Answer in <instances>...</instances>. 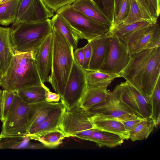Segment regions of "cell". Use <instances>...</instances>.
<instances>
[{"label": "cell", "instance_id": "obj_18", "mask_svg": "<svg viewBox=\"0 0 160 160\" xmlns=\"http://www.w3.org/2000/svg\"><path fill=\"white\" fill-rule=\"evenodd\" d=\"M108 37V34L88 42L91 47L92 54L87 70H99L104 61Z\"/></svg>", "mask_w": 160, "mask_h": 160}, {"label": "cell", "instance_id": "obj_45", "mask_svg": "<svg viewBox=\"0 0 160 160\" xmlns=\"http://www.w3.org/2000/svg\"><path fill=\"white\" fill-rule=\"evenodd\" d=\"M2 90L0 89V102L1 99Z\"/></svg>", "mask_w": 160, "mask_h": 160}, {"label": "cell", "instance_id": "obj_38", "mask_svg": "<svg viewBox=\"0 0 160 160\" xmlns=\"http://www.w3.org/2000/svg\"><path fill=\"white\" fill-rule=\"evenodd\" d=\"M83 47L84 50V61L82 68L84 70H87L88 69L91 58L92 48L89 42H88Z\"/></svg>", "mask_w": 160, "mask_h": 160}, {"label": "cell", "instance_id": "obj_11", "mask_svg": "<svg viewBox=\"0 0 160 160\" xmlns=\"http://www.w3.org/2000/svg\"><path fill=\"white\" fill-rule=\"evenodd\" d=\"M121 40L130 54L160 47V28L157 22L138 30Z\"/></svg>", "mask_w": 160, "mask_h": 160}, {"label": "cell", "instance_id": "obj_43", "mask_svg": "<svg viewBox=\"0 0 160 160\" xmlns=\"http://www.w3.org/2000/svg\"><path fill=\"white\" fill-rule=\"evenodd\" d=\"M2 72L1 67L0 64V83L1 81L2 78Z\"/></svg>", "mask_w": 160, "mask_h": 160}, {"label": "cell", "instance_id": "obj_7", "mask_svg": "<svg viewBox=\"0 0 160 160\" xmlns=\"http://www.w3.org/2000/svg\"><path fill=\"white\" fill-rule=\"evenodd\" d=\"M29 109V104L24 102L15 92L12 102L2 122L0 138L26 137Z\"/></svg>", "mask_w": 160, "mask_h": 160}, {"label": "cell", "instance_id": "obj_23", "mask_svg": "<svg viewBox=\"0 0 160 160\" xmlns=\"http://www.w3.org/2000/svg\"><path fill=\"white\" fill-rule=\"evenodd\" d=\"M109 92L106 89L87 86L79 105L86 111L104 101Z\"/></svg>", "mask_w": 160, "mask_h": 160}, {"label": "cell", "instance_id": "obj_22", "mask_svg": "<svg viewBox=\"0 0 160 160\" xmlns=\"http://www.w3.org/2000/svg\"><path fill=\"white\" fill-rule=\"evenodd\" d=\"M52 28L59 31L66 38L74 49L77 48L79 37L73 30L60 15L56 14L50 19Z\"/></svg>", "mask_w": 160, "mask_h": 160}, {"label": "cell", "instance_id": "obj_21", "mask_svg": "<svg viewBox=\"0 0 160 160\" xmlns=\"http://www.w3.org/2000/svg\"><path fill=\"white\" fill-rule=\"evenodd\" d=\"M87 86L107 89V87L113 80L121 77L119 74H110L99 70H84Z\"/></svg>", "mask_w": 160, "mask_h": 160}, {"label": "cell", "instance_id": "obj_17", "mask_svg": "<svg viewBox=\"0 0 160 160\" xmlns=\"http://www.w3.org/2000/svg\"><path fill=\"white\" fill-rule=\"evenodd\" d=\"M89 117L94 128L116 134L124 140L129 139V132L126 129L121 121L95 115Z\"/></svg>", "mask_w": 160, "mask_h": 160}, {"label": "cell", "instance_id": "obj_14", "mask_svg": "<svg viewBox=\"0 0 160 160\" xmlns=\"http://www.w3.org/2000/svg\"><path fill=\"white\" fill-rule=\"evenodd\" d=\"M53 36L52 32L45 38L36 53L35 60L42 82H47L52 66Z\"/></svg>", "mask_w": 160, "mask_h": 160}, {"label": "cell", "instance_id": "obj_9", "mask_svg": "<svg viewBox=\"0 0 160 160\" xmlns=\"http://www.w3.org/2000/svg\"><path fill=\"white\" fill-rule=\"evenodd\" d=\"M108 35L104 59L99 70L107 73L120 75L129 62L130 54L121 40Z\"/></svg>", "mask_w": 160, "mask_h": 160}, {"label": "cell", "instance_id": "obj_42", "mask_svg": "<svg viewBox=\"0 0 160 160\" xmlns=\"http://www.w3.org/2000/svg\"><path fill=\"white\" fill-rule=\"evenodd\" d=\"M121 0H114V19L119 11Z\"/></svg>", "mask_w": 160, "mask_h": 160}, {"label": "cell", "instance_id": "obj_6", "mask_svg": "<svg viewBox=\"0 0 160 160\" xmlns=\"http://www.w3.org/2000/svg\"><path fill=\"white\" fill-rule=\"evenodd\" d=\"M59 128L66 137H75L88 141L96 129L89 116L79 105L70 110L66 109Z\"/></svg>", "mask_w": 160, "mask_h": 160}, {"label": "cell", "instance_id": "obj_24", "mask_svg": "<svg viewBox=\"0 0 160 160\" xmlns=\"http://www.w3.org/2000/svg\"><path fill=\"white\" fill-rule=\"evenodd\" d=\"M124 140L116 134L96 129L89 141L94 142L100 148H112L121 145Z\"/></svg>", "mask_w": 160, "mask_h": 160}, {"label": "cell", "instance_id": "obj_39", "mask_svg": "<svg viewBox=\"0 0 160 160\" xmlns=\"http://www.w3.org/2000/svg\"><path fill=\"white\" fill-rule=\"evenodd\" d=\"M145 119L140 117H138L133 119L121 121L123 124L126 129L129 132L133 130Z\"/></svg>", "mask_w": 160, "mask_h": 160}, {"label": "cell", "instance_id": "obj_40", "mask_svg": "<svg viewBox=\"0 0 160 160\" xmlns=\"http://www.w3.org/2000/svg\"><path fill=\"white\" fill-rule=\"evenodd\" d=\"M45 97L46 101L49 102H58L61 98L60 95L57 93L51 92L49 88L44 86Z\"/></svg>", "mask_w": 160, "mask_h": 160}, {"label": "cell", "instance_id": "obj_37", "mask_svg": "<svg viewBox=\"0 0 160 160\" xmlns=\"http://www.w3.org/2000/svg\"><path fill=\"white\" fill-rule=\"evenodd\" d=\"M46 6L53 12L62 7L71 4L76 0H43Z\"/></svg>", "mask_w": 160, "mask_h": 160}, {"label": "cell", "instance_id": "obj_12", "mask_svg": "<svg viewBox=\"0 0 160 160\" xmlns=\"http://www.w3.org/2000/svg\"><path fill=\"white\" fill-rule=\"evenodd\" d=\"M120 100L138 117L151 118L150 97L142 95L127 81L121 82L115 88Z\"/></svg>", "mask_w": 160, "mask_h": 160}, {"label": "cell", "instance_id": "obj_41", "mask_svg": "<svg viewBox=\"0 0 160 160\" xmlns=\"http://www.w3.org/2000/svg\"><path fill=\"white\" fill-rule=\"evenodd\" d=\"M73 56L75 60L82 67L84 61L83 47L76 49L73 52Z\"/></svg>", "mask_w": 160, "mask_h": 160}, {"label": "cell", "instance_id": "obj_27", "mask_svg": "<svg viewBox=\"0 0 160 160\" xmlns=\"http://www.w3.org/2000/svg\"><path fill=\"white\" fill-rule=\"evenodd\" d=\"M145 19L157 22L160 12V0H135Z\"/></svg>", "mask_w": 160, "mask_h": 160}, {"label": "cell", "instance_id": "obj_26", "mask_svg": "<svg viewBox=\"0 0 160 160\" xmlns=\"http://www.w3.org/2000/svg\"><path fill=\"white\" fill-rule=\"evenodd\" d=\"M28 137L30 139L39 141L48 148H54L58 146L62 143L63 140L66 138L59 128Z\"/></svg>", "mask_w": 160, "mask_h": 160}, {"label": "cell", "instance_id": "obj_8", "mask_svg": "<svg viewBox=\"0 0 160 160\" xmlns=\"http://www.w3.org/2000/svg\"><path fill=\"white\" fill-rule=\"evenodd\" d=\"M88 116L99 117L124 121L138 117L119 99L116 90L109 92L103 102L85 111Z\"/></svg>", "mask_w": 160, "mask_h": 160}, {"label": "cell", "instance_id": "obj_33", "mask_svg": "<svg viewBox=\"0 0 160 160\" xmlns=\"http://www.w3.org/2000/svg\"><path fill=\"white\" fill-rule=\"evenodd\" d=\"M29 137H7L0 138V148L19 149L23 148Z\"/></svg>", "mask_w": 160, "mask_h": 160}, {"label": "cell", "instance_id": "obj_20", "mask_svg": "<svg viewBox=\"0 0 160 160\" xmlns=\"http://www.w3.org/2000/svg\"><path fill=\"white\" fill-rule=\"evenodd\" d=\"M66 109V108L63 106L53 113L42 123L29 130L26 137H28L59 129Z\"/></svg>", "mask_w": 160, "mask_h": 160}, {"label": "cell", "instance_id": "obj_19", "mask_svg": "<svg viewBox=\"0 0 160 160\" xmlns=\"http://www.w3.org/2000/svg\"><path fill=\"white\" fill-rule=\"evenodd\" d=\"M71 5L76 10L97 21L111 27L112 24L92 0H76Z\"/></svg>", "mask_w": 160, "mask_h": 160}, {"label": "cell", "instance_id": "obj_2", "mask_svg": "<svg viewBox=\"0 0 160 160\" xmlns=\"http://www.w3.org/2000/svg\"><path fill=\"white\" fill-rule=\"evenodd\" d=\"M36 55L32 52L14 53L6 73L2 78L0 87L4 90L16 92L42 85L44 83L37 68Z\"/></svg>", "mask_w": 160, "mask_h": 160}, {"label": "cell", "instance_id": "obj_36", "mask_svg": "<svg viewBox=\"0 0 160 160\" xmlns=\"http://www.w3.org/2000/svg\"><path fill=\"white\" fill-rule=\"evenodd\" d=\"M129 8V0H121L118 13L114 18L112 25L121 24L127 17Z\"/></svg>", "mask_w": 160, "mask_h": 160}, {"label": "cell", "instance_id": "obj_3", "mask_svg": "<svg viewBox=\"0 0 160 160\" xmlns=\"http://www.w3.org/2000/svg\"><path fill=\"white\" fill-rule=\"evenodd\" d=\"M52 29L53 36L52 66L51 73L47 82L61 98L74 62V49L59 31Z\"/></svg>", "mask_w": 160, "mask_h": 160}, {"label": "cell", "instance_id": "obj_30", "mask_svg": "<svg viewBox=\"0 0 160 160\" xmlns=\"http://www.w3.org/2000/svg\"><path fill=\"white\" fill-rule=\"evenodd\" d=\"M155 128V124L152 118H145L133 130L129 132V139L132 142L146 139Z\"/></svg>", "mask_w": 160, "mask_h": 160}, {"label": "cell", "instance_id": "obj_28", "mask_svg": "<svg viewBox=\"0 0 160 160\" xmlns=\"http://www.w3.org/2000/svg\"><path fill=\"white\" fill-rule=\"evenodd\" d=\"M20 0L0 3V24L8 26L15 21Z\"/></svg>", "mask_w": 160, "mask_h": 160}, {"label": "cell", "instance_id": "obj_31", "mask_svg": "<svg viewBox=\"0 0 160 160\" xmlns=\"http://www.w3.org/2000/svg\"><path fill=\"white\" fill-rule=\"evenodd\" d=\"M152 106L151 118L153 120L156 128L160 121V78L158 79L153 91L150 96Z\"/></svg>", "mask_w": 160, "mask_h": 160}, {"label": "cell", "instance_id": "obj_16", "mask_svg": "<svg viewBox=\"0 0 160 160\" xmlns=\"http://www.w3.org/2000/svg\"><path fill=\"white\" fill-rule=\"evenodd\" d=\"M14 54L11 28L0 26V64L2 76L6 73Z\"/></svg>", "mask_w": 160, "mask_h": 160}, {"label": "cell", "instance_id": "obj_44", "mask_svg": "<svg viewBox=\"0 0 160 160\" xmlns=\"http://www.w3.org/2000/svg\"><path fill=\"white\" fill-rule=\"evenodd\" d=\"M12 0H0V3L8 2Z\"/></svg>", "mask_w": 160, "mask_h": 160}, {"label": "cell", "instance_id": "obj_10", "mask_svg": "<svg viewBox=\"0 0 160 160\" xmlns=\"http://www.w3.org/2000/svg\"><path fill=\"white\" fill-rule=\"evenodd\" d=\"M87 87L85 70L74 60L61 102L70 110L79 105Z\"/></svg>", "mask_w": 160, "mask_h": 160}, {"label": "cell", "instance_id": "obj_5", "mask_svg": "<svg viewBox=\"0 0 160 160\" xmlns=\"http://www.w3.org/2000/svg\"><path fill=\"white\" fill-rule=\"evenodd\" d=\"M56 13L67 22L80 39L89 42L109 33L111 27L90 18L75 9L71 4L62 7Z\"/></svg>", "mask_w": 160, "mask_h": 160}, {"label": "cell", "instance_id": "obj_1", "mask_svg": "<svg viewBox=\"0 0 160 160\" xmlns=\"http://www.w3.org/2000/svg\"><path fill=\"white\" fill-rule=\"evenodd\" d=\"M129 62L120 73L142 95H151L160 76V47L130 54Z\"/></svg>", "mask_w": 160, "mask_h": 160}, {"label": "cell", "instance_id": "obj_13", "mask_svg": "<svg viewBox=\"0 0 160 160\" xmlns=\"http://www.w3.org/2000/svg\"><path fill=\"white\" fill-rule=\"evenodd\" d=\"M54 15L43 0H20L16 19L12 26L21 23L42 22Z\"/></svg>", "mask_w": 160, "mask_h": 160}, {"label": "cell", "instance_id": "obj_32", "mask_svg": "<svg viewBox=\"0 0 160 160\" xmlns=\"http://www.w3.org/2000/svg\"><path fill=\"white\" fill-rule=\"evenodd\" d=\"M15 92L3 89L0 102V119L2 122L5 120L12 102Z\"/></svg>", "mask_w": 160, "mask_h": 160}, {"label": "cell", "instance_id": "obj_25", "mask_svg": "<svg viewBox=\"0 0 160 160\" xmlns=\"http://www.w3.org/2000/svg\"><path fill=\"white\" fill-rule=\"evenodd\" d=\"M45 85L35 86L19 90L16 92L24 102L30 104L46 101Z\"/></svg>", "mask_w": 160, "mask_h": 160}, {"label": "cell", "instance_id": "obj_35", "mask_svg": "<svg viewBox=\"0 0 160 160\" xmlns=\"http://www.w3.org/2000/svg\"><path fill=\"white\" fill-rule=\"evenodd\" d=\"M112 24L114 20V0H92Z\"/></svg>", "mask_w": 160, "mask_h": 160}, {"label": "cell", "instance_id": "obj_29", "mask_svg": "<svg viewBox=\"0 0 160 160\" xmlns=\"http://www.w3.org/2000/svg\"><path fill=\"white\" fill-rule=\"evenodd\" d=\"M153 23L155 22L144 21L127 24H121L116 26L112 25L110 28L108 34L115 36L121 40L135 31Z\"/></svg>", "mask_w": 160, "mask_h": 160}, {"label": "cell", "instance_id": "obj_34", "mask_svg": "<svg viewBox=\"0 0 160 160\" xmlns=\"http://www.w3.org/2000/svg\"><path fill=\"white\" fill-rule=\"evenodd\" d=\"M144 21L148 20L144 19L142 17L136 0H129V8L128 15L121 24H127Z\"/></svg>", "mask_w": 160, "mask_h": 160}, {"label": "cell", "instance_id": "obj_15", "mask_svg": "<svg viewBox=\"0 0 160 160\" xmlns=\"http://www.w3.org/2000/svg\"><path fill=\"white\" fill-rule=\"evenodd\" d=\"M63 106L61 102H49L46 101L29 104L27 132Z\"/></svg>", "mask_w": 160, "mask_h": 160}, {"label": "cell", "instance_id": "obj_4", "mask_svg": "<svg viewBox=\"0 0 160 160\" xmlns=\"http://www.w3.org/2000/svg\"><path fill=\"white\" fill-rule=\"evenodd\" d=\"M11 29L14 53L31 52L36 53L52 30L50 19L38 22L20 23Z\"/></svg>", "mask_w": 160, "mask_h": 160}]
</instances>
